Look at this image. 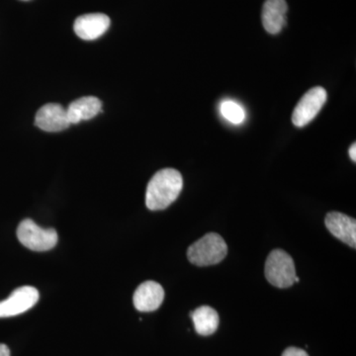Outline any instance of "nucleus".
<instances>
[{"label": "nucleus", "instance_id": "nucleus-1", "mask_svg": "<svg viewBox=\"0 0 356 356\" xmlns=\"http://www.w3.org/2000/svg\"><path fill=\"white\" fill-rule=\"evenodd\" d=\"M184 187V178L177 170H159L149 180L146 191V205L149 210H163L172 205Z\"/></svg>", "mask_w": 356, "mask_h": 356}, {"label": "nucleus", "instance_id": "nucleus-2", "mask_svg": "<svg viewBox=\"0 0 356 356\" xmlns=\"http://www.w3.org/2000/svg\"><path fill=\"white\" fill-rule=\"evenodd\" d=\"M228 254L224 238L216 233L207 234L187 250V257L194 266H209L219 264Z\"/></svg>", "mask_w": 356, "mask_h": 356}, {"label": "nucleus", "instance_id": "nucleus-3", "mask_svg": "<svg viewBox=\"0 0 356 356\" xmlns=\"http://www.w3.org/2000/svg\"><path fill=\"white\" fill-rule=\"evenodd\" d=\"M264 273L268 282L278 288L291 287L297 276L294 261L282 250H274L269 254Z\"/></svg>", "mask_w": 356, "mask_h": 356}, {"label": "nucleus", "instance_id": "nucleus-4", "mask_svg": "<svg viewBox=\"0 0 356 356\" xmlns=\"http://www.w3.org/2000/svg\"><path fill=\"white\" fill-rule=\"evenodd\" d=\"M19 242L34 252H47L58 243V234L54 229H43L30 219L23 220L17 229Z\"/></svg>", "mask_w": 356, "mask_h": 356}, {"label": "nucleus", "instance_id": "nucleus-5", "mask_svg": "<svg viewBox=\"0 0 356 356\" xmlns=\"http://www.w3.org/2000/svg\"><path fill=\"white\" fill-rule=\"evenodd\" d=\"M327 98V91L325 88L321 86L311 88L295 107L292 115L293 124L299 128L308 125L323 108Z\"/></svg>", "mask_w": 356, "mask_h": 356}, {"label": "nucleus", "instance_id": "nucleus-6", "mask_svg": "<svg viewBox=\"0 0 356 356\" xmlns=\"http://www.w3.org/2000/svg\"><path fill=\"white\" fill-rule=\"evenodd\" d=\"M39 292L32 286L17 288L8 298L0 302V318L14 317L20 315L36 305Z\"/></svg>", "mask_w": 356, "mask_h": 356}, {"label": "nucleus", "instance_id": "nucleus-7", "mask_svg": "<svg viewBox=\"0 0 356 356\" xmlns=\"http://www.w3.org/2000/svg\"><path fill=\"white\" fill-rule=\"evenodd\" d=\"M35 123L44 132H60L72 125L67 109L57 103H49L41 107L37 112Z\"/></svg>", "mask_w": 356, "mask_h": 356}, {"label": "nucleus", "instance_id": "nucleus-8", "mask_svg": "<svg viewBox=\"0 0 356 356\" xmlns=\"http://www.w3.org/2000/svg\"><path fill=\"white\" fill-rule=\"evenodd\" d=\"M110 18L103 13L84 14L74 21V32L79 38L91 41L102 37L108 30Z\"/></svg>", "mask_w": 356, "mask_h": 356}, {"label": "nucleus", "instance_id": "nucleus-9", "mask_svg": "<svg viewBox=\"0 0 356 356\" xmlns=\"http://www.w3.org/2000/svg\"><path fill=\"white\" fill-rule=\"evenodd\" d=\"M165 299V290L154 281L142 283L134 294V306L140 312L158 310Z\"/></svg>", "mask_w": 356, "mask_h": 356}, {"label": "nucleus", "instance_id": "nucleus-10", "mask_svg": "<svg viewBox=\"0 0 356 356\" xmlns=\"http://www.w3.org/2000/svg\"><path fill=\"white\" fill-rule=\"evenodd\" d=\"M325 227L330 233L350 247L356 248V221L343 213L331 212L325 217Z\"/></svg>", "mask_w": 356, "mask_h": 356}, {"label": "nucleus", "instance_id": "nucleus-11", "mask_svg": "<svg viewBox=\"0 0 356 356\" xmlns=\"http://www.w3.org/2000/svg\"><path fill=\"white\" fill-rule=\"evenodd\" d=\"M288 6L285 0H266L262 8V25L269 34H278L286 24Z\"/></svg>", "mask_w": 356, "mask_h": 356}, {"label": "nucleus", "instance_id": "nucleus-12", "mask_svg": "<svg viewBox=\"0 0 356 356\" xmlns=\"http://www.w3.org/2000/svg\"><path fill=\"white\" fill-rule=\"evenodd\" d=\"M102 111V103L95 96H84L70 103L67 112L70 124L89 120Z\"/></svg>", "mask_w": 356, "mask_h": 356}, {"label": "nucleus", "instance_id": "nucleus-13", "mask_svg": "<svg viewBox=\"0 0 356 356\" xmlns=\"http://www.w3.org/2000/svg\"><path fill=\"white\" fill-rule=\"evenodd\" d=\"M195 331L200 336H211L219 327V315L209 306L199 307L191 313Z\"/></svg>", "mask_w": 356, "mask_h": 356}, {"label": "nucleus", "instance_id": "nucleus-14", "mask_svg": "<svg viewBox=\"0 0 356 356\" xmlns=\"http://www.w3.org/2000/svg\"><path fill=\"white\" fill-rule=\"evenodd\" d=\"M221 112L227 120L233 124H241L245 120V111L238 103L226 100L222 103Z\"/></svg>", "mask_w": 356, "mask_h": 356}, {"label": "nucleus", "instance_id": "nucleus-15", "mask_svg": "<svg viewBox=\"0 0 356 356\" xmlns=\"http://www.w3.org/2000/svg\"><path fill=\"white\" fill-rule=\"evenodd\" d=\"M282 356H309L305 350L297 348H288L283 353Z\"/></svg>", "mask_w": 356, "mask_h": 356}, {"label": "nucleus", "instance_id": "nucleus-16", "mask_svg": "<svg viewBox=\"0 0 356 356\" xmlns=\"http://www.w3.org/2000/svg\"><path fill=\"white\" fill-rule=\"evenodd\" d=\"M0 356H10V350L6 344L0 343Z\"/></svg>", "mask_w": 356, "mask_h": 356}, {"label": "nucleus", "instance_id": "nucleus-17", "mask_svg": "<svg viewBox=\"0 0 356 356\" xmlns=\"http://www.w3.org/2000/svg\"><path fill=\"white\" fill-rule=\"evenodd\" d=\"M350 159H353V161H356V144L353 145V146L350 147Z\"/></svg>", "mask_w": 356, "mask_h": 356}]
</instances>
